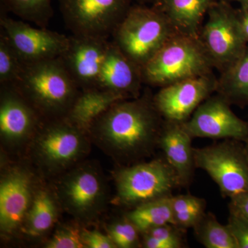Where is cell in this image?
Listing matches in <instances>:
<instances>
[{
    "instance_id": "obj_1",
    "label": "cell",
    "mask_w": 248,
    "mask_h": 248,
    "mask_svg": "<svg viewBox=\"0 0 248 248\" xmlns=\"http://www.w3.org/2000/svg\"><path fill=\"white\" fill-rule=\"evenodd\" d=\"M148 96L116 103L90 129L126 156L143 154L159 142L164 120Z\"/></svg>"
},
{
    "instance_id": "obj_2",
    "label": "cell",
    "mask_w": 248,
    "mask_h": 248,
    "mask_svg": "<svg viewBox=\"0 0 248 248\" xmlns=\"http://www.w3.org/2000/svg\"><path fill=\"white\" fill-rule=\"evenodd\" d=\"M42 115L66 117L80 92L61 58L24 66L16 86Z\"/></svg>"
},
{
    "instance_id": "obj_3",
    "label": "cell",
    "mask_w": 248,
    "mask_h": 248,
    "mask_svg": "<svg viewBox=\"0 0 248 248\" xmlns=\"http://www.w3.org/2000/svg\"><path fill=\"white\" fill-rule=\"evenodd\" d=\"M213 62L200 37L178 32L141 68L143 84L162 88L213 73Z\"/></svg>"
},
{
    "instance_id": "obj_4",
    "label": "cell",
    "mask_w": 248,
    "mask_h": 248,
    "mask_svg": "<svg viewBox=\"0 0 248 248\" xmlns=\"http://www.w3.org/2000/svg\"><path fill=\"white\" fill-rule=\"evenodd\" d=\"M177 32L157 7L135 4L116 28L111 40L142 68Z\"/></svg>"
},
{
    "instance_id": "obj_5",
    "label": "cell",
    "mask_w": 248,
    "mask_h": 248,
    "mask_svg": "<svg viewBox=\"0 0 248 248\" xmlns=\"http://www.w3.org/2000/svg\"><path fill=\"white\" fill-rule=\"evenodd\" d=\"M207 15L200 38L214 68L221 73L239 60L248 44L240 27L237 9L229 2L215 1Z\"/></svg>"
},
{
    "instance_id": "obj_6",
    "label": "cell",
    "mask_w": 248,
    "mask_h": 248,
    "mask_svg": "<svg viewBox=\"0 0 248 248\" xmlns=\"http://www.w3.org/2000/svg\"><path fill=\"white\" fill-rule=\"evenodd\" d=\"M196 169L205 171L222 195L232 198L248 192V158L244 142L234 140L194 148Z\"/></svg>"
},
{
    "instance_id": "obj_7",
    "label": "cell",
    "mask_w": 248,
    "mask_h": 248,
    "mask_svg": "<svg viewBox=\"0 0 248 248\" xmlns=\"http://www.w3.org/2000/svg\"><path fill=\"white\" fill-rule=\"evenodd\" d=\"M72 35L110 40L132 0H57Z\"/></svg>"
},
{
    "instance_id": "obj_8",
    "label": "cell",
    "mask_w": 248,
    "mask_h": 248,
    "mask_svg": "<svg viewBox=\"0 0 248 248\" xmlns=\"http://www.w3.org/2000/svg\"><path fill=\"white\" fill-rule=\"evenodd\" d=\"M181 186L179 177L166 159L125 168L117 174V197L124 205L135 207L172 195Z\"/></svg>"
},
{
    "instance_id": "obj_9",
    "label": "cell",
    "mask_w": 248,
    "mask_h": 248,
    "mask_svg": "<svg viewBox=\"0 0 248 248\" xmlns=\"http://www.w3.org/2000/svg\"><path fill=\"white\" fill-rule=\"evenodd\" d=\"M0 29L25 65L60 58L69 41V37L47 28L34 27L21 19H12L3 11L0 14Z\"/></svg>"
},
{
    "instance_id": "obj_10",
    "label": "cell",
    "mask_w": 248,
    "mask_h": 248,
    "mask_svg": "<svg viewBox=\"0 0 248 248\" xmlns=\"http://www.w3.org/2000/svg\"><path fill=\"white\" fill-rule=\"evenodd\" d=\"M226 98L216 93L197 108L188 120L182 124L192 138L248 140V122L232 110Z\"/></svg>"
},
{
    "instance_id": "obj_11",
    "label": "cell",
    "mask_w": 248,
    "mask_h": 248,
    "mask_svg": "<svg viewBox=\"0 0 248 248\" xmlns=\"http://www.w3.org/2000/svg\"><path fill=\"white\" fill-rule=\"evenodd\" d=\"M217 79L213 73L161 88L153 98L155 107L164 120L184 123L204 101L216 93Z\"/></svg>"
},
{
    "instance_id": "obj_12",
    "label": "cell",
    "mask_w": 248,
    "mask_h": 248,
    "mask_svg": "<svg viewBox=\"0 0 248 248\" xmlns=\"http://www.w3.org/2000/svg\"><path fill=\"white\" fill-rule=\"evenodd\" d=\"M110 40L69 36L61 58L72 79L81 91L97 88Z\"/></svg>"
},
{
    "instance_id": "obj_13",
    "label": "cell",
    "mask_w": 248,
    "mask_h": 248,
    "mask_svg": "<svg viewBox=\"0 0 248 248\" xmlns=\"http://www.w3.org/2000/svg\"><path fill=\"white\" fill-rule=\"evenodd\" d=\"M143 84L141 68L109 41L97 88L119 93L130 99L137 97Z\"/></svg>"
},
{
    "instance_id": "obj_14",
    "label": "cell",
    "mask_w": 248,
    "mask_h": 248,
    "mask_svg": "<svg viewBox=\"0 0 248 248\" xmlns=\"http://www.w3.org/2000/svg\"><path fill=\"white\" fill-rule=\"evenodd\" d=\"M192 139L182 124L164 121L158 143L184 187L190 185L196 169Z\"/></svg>"
},
{
    "instance_id": "obj_15",
    "label": "cell",
    "mask_w": 248,
    "mask_h": 248,
    "mask_svg": "<svg viewBox=\"0 0 248 248\" xmlns=\"http://www.w3.org/2000/svg\"><path fill=\"white\" fill-rule=\"evenodd\" d=\"M39 112L13 86H1L0 130L7 140H21L38 122Z\"/></svg>"
},
{
    "instance_id": "obj_16",
    "label": "cell",
    "mask_w": 248,
    "mask_h": 248,
    "mask_svg": "<svg viewBox=\"0 0 248 248\" xmlns=\"http://www.w3.org/2000/svg\"><path fill=\"white\" fill-rule=\"evenodd\" d=\"M79 130L66 117L55 121L40 138V151L45 159L57 165L76 159L82 146Z\"/></svg>"
},
{
    "instance_id": "obj_17",
    "label": "cell",
    "mask_w": 248,
    "mask_h": 248,
    "mask_svg": "<svg viewBox=\"0 0 248 248\" xmlns=\"http://www.w3.org/2000/svg\"><path fill=\"white\" fill-rule=\"evenodd\" d=\"M31 186L25 174L15 172L0 186V225L3 231L11 232L22 223L29 208Z\"/></svg>"
},
{
    "instance_id": "obj_18",
    "label": "cell",
    "mask_w": 248,
    "mask_h": 248,
    "mask_svg": "<svg viewBox=\"0 0 248 248\" xmlns=\"http://www.w3.org/2000/svg\"><path fill=\"white\" fill-rule=\"evenodd\" d=\"M126 99L122 94L107 90H83L80 91L66 118L80 130H89L112 105Z\"/></svg>"
},
{
    "instance_id": "obj_19",
    "label": "cell",
    "mask_w": 248,
    "mask_h": 248,
    "mask_svg": "<svg viewBox=\"0 0 248 248\" xmlns=\"http://www.w3.org/2000/svg\"><path fill=\"white\" fill-rule=\"evenodd\" d=\"M217 0H162L156 7L181 33L200 37L202 22Z\"/></svg>"
},
{
    "instance_id": "obj_20",
    "label": "cell",
    "mask_w": 248,
    "mask_h": 248,
    "mask_svg": "<svg viewBox=\"0 0 248 248\" xmlns=\"http://www.w3.org/2000/svg\"><path fill=\"white\" fill-rule=\"evenodd\" d=\"M216 93L226 98L231 105L248 106V45L239 60L220 73Z\"/></svg>"
},
{
    "instance_id": "obj_21",
    "label": "cell",
    "mask_w": 248,
    "mask_h": 248,
    "mask_svg": "<svg viewBox=\"0 0 248 248\" xmlns=\"http://www.w3.org/2000/svg\"><path fill=\"white\" fill-rule=\"evenodd\" d=\"M100 183L90 171H80L66 182L64 195L72 208L78 213H86L95 205L100 196Z\"/></svg>"
},
{
    "instance_id": "obj_22",
    "label": "cell",
    "mask_w": 248,
    "mask_h": 248,
    "mask_svg": "<svg viewBox=\"0 0 248 248\" xmlns=\"http://www.w3.org/2000/svg\"><path fill=\"white\" fill-rule=\"evenodd\" d=\"M172 196L161 197L140 204L130 212L127 217L141 233L168 223L174 224L171 202Z\"/></svg>"
},
{
    "instance_id": "obj_23",
    "label": "cell",
    "mask_w": 248,
    "mask_h": 248,
    "mask_svg": "<svg viewBox=\"0 0 248 248\" xmlns=\"http://www.w3.org/2000/svg\"><path fill=\"white\" fill-rule=\"evenodd\" d=\"M1 11L11 13L21 20L47 28L53 17L52 0H0Z\"/></svg>"
},
{
    "instance_id": "obj_24",
    "label": "cell",
    "mask_w": 248,
    "mask_h": 248,
    "mask_svg": "<svg viewBox=\"0 0 248 248\" xmlns=\"http://www.w3.org/2000/svg\"><path fill=\"white\" fill-rule=\"evenodd\" d=\"M197 240L207 248H239L228 225H222L213 214L204 213L193 228Z\"/></svg>"
},
{
    "instance_id": "obj_25",
    "label": "cell",
    "mask_w": 248,
    "mask_h": 248,
    "mask_svg": "<svg viewBox=\"0 0 248 248\" xmlns=\"http://www.w3.org/2000/svg\"><path fill=\"white\" fill-rule=\"evenodd\" d=\"M55 217L56 210L53 200L46 192H40L32 202L28 215V232L32 236L42 234L53 226Z\"/></svg>"
},
{
    "instance_id": "obj_26",
    "label": "cell",
    "mask_w": 248,
    "mask_h": 248,
    "mask_svg": "<svg viewBox=\"0 0 248 248\" xmlns=\"http://www.w3.org/2000/svg\"><path fill=\"white\" fill-rule=\"evenodd\" d=\"M24 66L9 37L0 29V85L16 86L20 79Z\"/></svg>"
},
{
    "instance_id": "obj_27",
    "label": "cell",
    "mask_w": 248,
    "mask_h": 248,
    "mask_svg": "<svg viewBox=\"0 0 248 248\" xmlns=\"http://www.w3.org/2000/svg\"><path fill=\"white\" fill-rule=\"evenodd\" d=\"M109 236L117 247L131 248L138 247L139 233L138 229L133 222L126 217V218L117 222L109 228Z\"/></svg>"
},
{
    "instance_id": "obj_28",
    "label": "cell",
    "mask_w": 248,
    "mask_h": 248,
    "mask_svg": "<svg viewBox=\"0 0 248 248\" xmlns=\"http://www.w3.org/2000/svg\"><path fill=\"white\" fill-rule=\"evenodd\" d=\"M184 232L185 230L182 229L172 223H168L163 226L155 227L142 234L149 235L155 239L166 243L169 244L171 248H181L185 246L184 239Z\"/></svg>"
},
{
    "instance_id": "obj_29",
    "label": "cell",
    "mask_w": 248,
    "mask_h": 248,
    "mask_svg": "<svg viewBox=\"0 0 248 248\" xmlns=\"http://www.w3.org/2000/svg\"><path fill=\"white\" fill-rule=\"evenodd\" d=\"M48 248H84L81 234L74 229H63L58 231L49 241Z\"/></svg>"
},
{
    "instance_id": "obj_30",
    "label": "cell",
    "mask_w": 248,
    "mask_h": 248,
    "mask_svg": "<svg viewBox=\"0 0 248 248\" xmlns=\"http://www.w3.org/2000/svg\"><path fill=\"white\" fill-rule=\"evenodd\" d=\"M228 226L237 242L239 248H248V221L230 213Z\"/></svg>"
},
{
    "instance_id": "obj_31",
    "label": "cell",
    "mask_w": 248,
    "mask_h": 248,
    "mask_svg": "<svg viewBox=\"0 0 248 248\" xmlns=\"http://www.w3.org/2000/svg\"><path fill=\"white\" fill-rule=\"evenodd\" d=\"M173 214L191 210H205V201L192 195H179L171 197Z\"/></svg>"
},
{
    "instance_id": "obj_32",
    "label": "cell",
    "mask_w": 248,
    "mask_h": 248,
    "mask_svg": "<svg viewBox=\"0 0 248 248\" xmlns=\"http://www.w3.org/2000/svg\"><path fill=\"white\" fill-rule=\"evenodd\" d=\"M85 246L90 248H112L117 246L110 236H105L97 231L84 232L81 234Z\"/></svg>"
},
{
    "instance_id": "obj_33",
    "label": "cell",
    "mask_w": 248,
    "mask_h": 248,
    "mask_svg": "<svg viewBox=\"0 0 248 248\" xmlns=\"http://www.w3.org/2000/svg\"><path fill=\"white\" fill-rule=\"evenodd\" d=\"M230 200V213L237 215L248 221V192L240 194Z\"/></svg>"
},
{
    "instance_id": "obj_34",
    "label": "cell",
    "mask_w": 248,
    "mask_h": 248,
    "mask_svg": "<svg viewBox=\"0 0 248 248\" xmlns=\"http://www.w3.org/2000/svg\"><path fill=\"white\" fill-rule=\"evenodd\" d=\"M240 27L248 44V6H240L237 9Z\"/></svg>"
},
{
    "instance_id": "obj_35",
    "label": "cell",
    "mask_w": 248,
    "mask_h": 248,
    "mask_svg": "<svg viewBox=\"0 0 248 248\" xmlns=\"http://www.w3.org/2000/svg\"><path fill=\"white\" fill-rule=\"evenodd\" d=\"M136 4L146 5V6H156L159 5L162 0H132Z\"/></svg>"
},
{
    "instance_id": "obj_36",
    "label": "cell",
    "mask_w": 248,
    "mask_h": 248,
    "mask_svg": "<svg viewBox=\"0 0 248 248\" xmlns=\"http://www.w3.org/2000/svg\"><path fill=\"white\" fill-rule=\"evenodd\" d=\"M217 1H226V2H231V1H236L239 2L241 6H248V0H217Z\"/></svg>"
},
{
    "instance_id": "obj_37",
    "label": "cell",
    "mask_w": 248,
    "mask_h": 248,
    "mask_svg": "<svg viewBox=\"0 0 248 248\" xmlns=\"http://www.w3.org/2000/svg\"><path fill=\"white\" fill-rule=\"evenodd\" d=\"M245 148H246V154H247L248 158V140L247 141L244 142Z\"/></svg>"
}]
</instances>
